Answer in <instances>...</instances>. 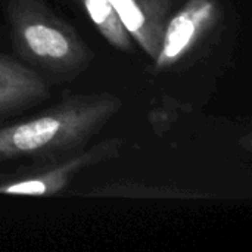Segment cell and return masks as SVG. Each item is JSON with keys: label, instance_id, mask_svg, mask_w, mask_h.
Wrapping results in <instances>:
<instances>
[{"label": "cell", "instance_id": "obj_7", "mask_svg": "<svg viewBox=\"0 0 252 252\" xmlns=\"http://www.w3.org/2000/svg\"><path fill=\"white\" fill-rule=\"evenodd\" d=\"M83 6L105 40L118 50L131 53L134 43L109 0H81Z\"/></svg>", "mask_w": 252, "mask_h": 252}, {"label": "cell", "instance_id": "obj_3", "mask_svg": "<svg viewBox=\"0 0 252 252\" xmlns=\"http://www.w3.org/2000/svg\"><path fill=\"white\" fill-rule=\"evenodd\" d=\"M121 139H108L89 149L78 151L68 158H53L37 168L24 173L1 174L0 195L6 196H52L58 195L83 170L115 157L121 148Z\"/></svg>", "mask_w": 252, "mask_h": 252}, {"label": "cell", "instance_id": "obj_5", "mask_svg": "<svg viewBox=\"0 0 252 252\" xmlns=\"http://www.w3.org/2000/svg\"><path fill=\"white\" fill-rule=\"evenodd\" d=\"M140 49L155 61L173 0H109Z\"/></svg>", "mask_w": 252, "mask_h": 252}, {"label": "cell", "instance_id": "obj_1", "mask_svg": "<svg viewBox=\"0 0 252 252\" xmlns=\"http://www.w3.org/2000/svg\"><path fill=\"white\" fill-rule=\"evenodd\" d=\"M111 93L68 97L41 115L0 128V162L53 159L78 151L120 111Z\"/></svg>", "mask_w": 252, "mask_h": 252}, {"label": "cell", "instance_id": "obj_2", "mask_svg": "<svg viewBox=\"0 0 252 252\" xmlns=\"http://www.w3.org/2000/svg\"><path fill=\"white\" fill-rule=\"evenodd\" d=\"M15 44L31 61L52 71H77L87 65L89 49L63 24L31 0H18L10 10Z\"/></svg>", "mask_w": 252, "mask_h": 252}, {"label": "cell", "instance_id": "obj_4", "mask_svg": "<svg viewBox=\"0 0 252 252\" xmlns=\"http://www.w3.org/2000/svg\"><path fill=\"white\" fill-rule=\"evenodd\" d=\"M214 15V0H189L182 10L168 18L155 58L157 69H167L185 58L210 27Z\"/></svg>", "mask_w": 252, "mask_h": 252}, {"label": "cell", "instance_id": "obj_6", "mask_svg": "<svg viewBox=\"0 0 252 252\" xmlns=\"http://www.w3.org/2000/svg\"><path fill=\"white\" fill-rule=\"evenodd\" d=\"M47 97L49 86L38 72L0 55V114L21 111Z\"/></svg>", "mask_w": 252, "mask_h": 252}]
</instances>
